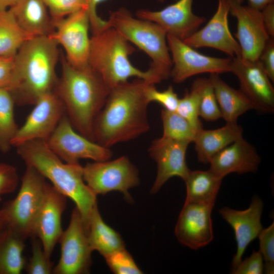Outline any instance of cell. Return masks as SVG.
I'll return each mask as SVG.
<instances>
[{"label": "cell", "instance_id": "obj_1", "mask_svg": "<svg viewBox=\"0 0 274 274\" xmlns=\"http://www.w3.org/2000/svg\"><path fill=\"white\" fill-rule=\"evenodd\" d=\"M149 83H151L136 78L111 89L94 122L95 142L110 148L134 139L149 130L147 117L149 102L146 95Z\"/></svg>", "mask_w": 274, "mask_h": 274}, {"label": "cell", "instance_id": "obj_2", "mask_svg": "<svg viewBox=\"0 0 274 274\" xmlns=\"http://www.w3.org/2000/svg\"><path fill=\"white\" fill-rule=\"evenodd\" d=\"M61 74L54 89L74 129L95 142V120L103 108L111 89L88 64L77 67L61 55Z\"/></svg>", "mask_w": 274, "mask_h": 274}, {"label": "cell", "instance_id": "obj_3", "mask_svg": "<svg viewBox=\"0 0 274 274\" xmlns=\"http://www.w3.org/2000/svg\"><path fill=\"white\" fill-rule=\"evenodd\" d=\"M58 46L49 36H44L29 39L20 48L14 56V84L9 90L15 105H34L54 90L58 79Z\"/></svg>", "mask_w": 274, "mask_h": 274}, {"label": "cell", "instance_id": "obj_4", "mask_svg": "<svg viewBox=\"0 0 274 274\" xmlns=\"http://www.w3.org/2000/svg\"><path fill=\"white\" fill-rule=\"evenodd\" d=\"M16 148L26 165L35 168L58 191L73 200L86 228L97 201L96 195L84 181L83 166L79 163L63 162L43 140L28 141Z\"/></svg>", "mask_w": 274, "mask_h": 274}, {"label": "cell", "instance_id": "obj_5", "mask_svg": "<svg viewBox=\"0 0 274 274\" xmlns=\"http://www.w3.org/2000/svg\"><path fill=\"white\" fill-rule=\"evenodd\" d=\"M135 48L118 31L107 26L90 38L89 65L111 89L131 77L153 84L164 80L154 70L143 71L134 66L129 56Z\"/></svg>", "mask_w": 274, "mask_h": 274}, {"label": "cell", "instance_id": "obj_6", "mask_svg": "<svg viewBox=\"0 0 274 274\" xmlns=\"http://www.w3.org/2000/svg\"><path fill=\"white\" fill-rule=\"evenodd\" d=\"M107 26L145 52L152 60L150 68L164 80L170 77L173 63L167 33L162 27L153 22L133 17L124 8L111 13Z\"/></svg>", "mask_w": 274, "mask_h": 274}, {"label": "cell", "instance_id": "obj_7", "mask_svg": "<svg viewBox=\"0 0 274 274\" xmlns=\"http://www.w3.org/2000/svg\"><path fill=\"white\" fill-rule=\"evenodd\" d=\"M26 166L18 194L1 209L7 226L25 240L33 236L35 221L47 184L38 171L30 166Z\"/></svg>", "mask_w": 274, "mask_h": 274}, {"label": "cell", "instance_id": "obj_8", "mask_svg": "<svg viewBox=\"0 0 274 274\" xmlns=\"http://www.w3.org/2000/svg\"><path fill=\"white\" fill-rule=\"evenodd\" d=\"M83 177L95 195L119 191L129 202L132 199L128 190L140 182L138 169L125 155L113 160L87 163L83 167Z\"/></svg>", "mask_w": 274, "mask_h": 274}, {"label": "cell", "instance_id": "obj_9", "mask_svg": "<svg viewBox=\"0 0 274 274\" xmlns=\"http://www.w3.org/2000/svg\"><path fill=\"white\" fill-rule=\"evenodd\" d=\"M60 256L54 266V274L88 273L92 264L91 250L86 227L76 207L72 213L67 228L59 238Z\"/></svg>", "mask_w": 274, "mask_h": 274}, {"label": "cell", "instance_id": "obj_10", "mask_svg": "<svg viewBox=\"0 0 274 274\" xmlns=\"http://www.w3.org/2000/svg\"><path fill=\"white\" fill-rule=\"evenodd\" d=\"M49 148L67 163H79L80 159L94 161L110 159L112 152L77 132L65 114L54 131L45 141Z\"/></svg>", "mask_w": 274, "mask_h": 274}, {"label": "cell", "instance_id": "obj_11", "mask_svg": "<svg viewBox=\"0 0 274 274\" xmlns=\"http://www.w3.org/2000/svg\"><path fill=\"white\" fill-rule=\"evenodd\" d=\"M167 44L173 66L170 77L180 83L194 75L230 72L231 57L220 58L201 54L174 36L167 34Z\"/></svg>", "mask_w": 274, "mask_h": 274}, {"label": "cell", "instance_id": "obj_12", "mask_svg": "<svg viewBox=\"0 0 274 274\" xmlns=\"http://www.w3.org/2000/svg\"><path fill=\"white\" fill-rule=\"evenodd\" d=\"M54 31L49 35L65 51L66 60L72 65H88L90 38L88 9H83L53 21Z\"/></svg>", "mask_w": 274, "mask_h": 274}, {"label": "cell", "instance_id": "obj_13", "mask_svg": "<svg viewBox=\"0 0 274 274\" xmlns=\"http://www.w3.org/2000/svg\"><path fill=\"white\" fill-rule=\"evenodd\" d=\"M12 141V147H17L33 140L46 141L65 114L64 105L54 91L43 95L34 105Z\"/></svg>", "mask_w": 274, "mask_h": 274}, {"label": "cell", "instance_id": "obj_14", "mask_svg": "<svg viewBox=\"0 0 274 274\" xmlns=\"http://www.w3.org/2000/svg\"><path fill=\"white\" fill-rule=\"evenodd\" d=\"M229 2V14L237 21L234 37L240 46L241 57L250 61L258 60L271 38L264 26L261 10L249 5Z\"/></svg>", "mask_w": 274, "mask_h": 274}, {"label": "cell", "instance_id": "obj_15", "mask_svg": "<svg viewBox=\"0 0 274 274\" xmlns=\"http://www.w3.org/2000/svg\"><path fill=\"white\" fill-rule=\"evenodd\" d=\"M230 72L236 77L239 89L251 100L256 110L273 112L274 89L258 60L250 61L241 56L232 58Z\"/></svg>", "mask_w": 274, "mask_h": 274}, {"label": "cell", "instance_id": "obj_16", "mask_svg": "<svg viewBox=\"0 0 274 274\" xmlns=\"http://www.w3.org/2000/svg\"><path fill=\"white\" fill-rule=\"evenodd\" d=\"M229 8L228 0H218L216 11L206 25L183 41L194 49L211 48L231 58L241 56L240 46L229 27Z\"/></svg>", "mask_w": 274, "mask_h": 274}, {"label": "cell", "instance_id": "obj_17", "mask_svg": "<svg viewBox=\"0 0 274 274\" xmlns=\"http://www.w3.org/2000/svg\"><path fill=\"white\" fill-rule=\"evenodd\" d=\"M66 198L47 183L35 221L32 237L41 241L45 253L50 258L63 232L61 218L66 206Z\"/></svg>", "mask_w": 274, "mask_h": 274}, {"label": "cell", "instance_id": "obj_18", "mask_svg": "<svg viewBox=\"0 0 274 274\" xmlns=\"http://www.w3.org/2000/svg\"><path fill=\"white\" fill-rule=\"evenodd\" d=\"M193 0H178L159 11L139 10L136 16L156 23L167 34L184 41L197 31L206 21V18L195 14Z\"/></svg>", "mask_w": 274, "mask_h": 274}, {"label": "cell", "instance_id": "obj_19", "mask_svg": "<svg viewBox=\"0 0 274 274\" xmlns=\"http://www.w3.org/2000/svg\"><path fill=\"white\" fill-rule=\"evenodd\" d=\"M214 205L185 203L176 225L175 233L182 245L197 250L213 239L212 212Z\"/></svg>", "mask_w": 274, "mask_h": 274}, {"label": "cell", "instance_id": "obj_20", "mask_svg": "<svg viewBox=\"0 0 274 274\" xmlns=\"http://www.w3.org/2000/svg\"><path fill=\"white\" fill-rule=\"evenodd\" d=\"M189 144L162 136L152 141L149 152L157 164V172L151 193L157 192L173 177H179L183 180L186 179L190 171L186 161Z\"/></svg>", "mask_w": 274, "mask_h": 274}, {"label": "cell", "instance_id": "obj_21", "mask_svg": "<svg viewBox=\"0 0 274 274\" xmlns=\"http://www.w3.org/2000/svg\"><path fill=\"white\" fill-rule=\"evenodd\" d=\"M263 208L262 200L255 196L246 210L224 207L219 211L220 215L231 225L234 232L237 250L232 259V268L242 260L247 247L258 236L263 229L261 223Z\"/></svg>", "mask_w": 274, "mask_h": 274}, {"label": "cell", "instance_id": "obj_22", "mask_svg": "<svg viewBox=\"0 0 274 274\" xmlns=\"http://www.w3.org/2000/svg\"><path fill=\"white\" fill-rule=\"evenodd\" d=\"M260 161L256 149L242 137L215 155L209 162V169L223 179L233 173H255Z\"/></svg>", "mask_w": 274, "mask_h": 274}, {"label": "cell", "instance_id": "obj_23", "mask_svg": "<svg viewBox=\"0 0 274 274\" xmlns=\"http://www.w3.org/2000/svg\"><path fill=\"white\" fill-rule=\"evenodd\" d=\"M9 10L21 28L30 36H49L54 23L42 0H17Z\"/></svg>", "mask_w": 274, "mask_h": 274}, {"label": "cell", "instance_id": "obj_24", "mask_svg": "<svg viewBox=\"0 0 274 274\" xmlns=\"http://www.w3.org/2000/svg\"><path fill=\"white\" fill-rule=\"evenodd\" d=\"M243 129L236 123H226L214 129L197 130L193 142L198 160L209 163L212 157L223 149L243 136Z\"/></svg>", "mask_w": 274, "mask_h": 274}, {"label": "cell", "instance_id": "obj_25", "mask_svg": "<svg viewBox=\"0 0 274 274\" xmlns=\"http://www.w3.org/2000/svg\"><path fill=\"white\" fill-rule=\"evenodd\" d=\"M211 74L216 99L223 118L226 123H236L238 118L247 111L255 109L251 100L239 89H235L220 77Z\"/></svg>", "mask_w": 274, "mask_h": 274}, {"label": "cell", "instance_id": "obj_26", "mask_svg": "<svg viewBox=\"0 0 274 274\" xmlns=\"http://www.w3.org/2000/svg\"><path fill=\"white\" fill-rule=\"evenodd\" d=\"M86 231L91 250L97 251L104 258L125 248L124 242L120 234L104 221L97 203L90 215Z\"/></svg>", "mask_w": 274, "mask_h": 274}, {"label": "cell", "instance_id": "obj_27", "mask_svg": "<svg viewBox=\"0 0 274 274\" xmlns=\"http://www.w3.org/2000/svg\"><path fill=\"white\" fill-rule=\"evenodd\" d=\"M222 179L210 169L190 170L184 180L186 187L185 203L215 205Z\"/></svg>", "mask_w": 274, "mask_h": 274}, {"label": "cell", "instance_id": "obj_28", "mask_svg": "<svg viewBox=\"0 0 274 274\" xmlns=\"http://www.w3.org/2000/svg\"><path fill=\"white\" fill-rule=\"evenodd\" d=\"M25 241L8 226L0 231V274H20L24 269Z\"/></svg>", "mask_w": 274, "mask_h": 274}, {"label": "cell", "instance_id": "obj_29", "mask_svg": "<svg viewBox=\"0 0 274 274\" xmlns=\"http://www.w3.org/2000/svg\"><path fill=\"white\" fill-rule=\"evenodd\" d=\"M9 9L0 11V57H14L29 39Z\"/></svg>", "mask_w": 274, "mask_h": 274}, {"label": "cell", "instance_id": "obj_30", "mask_svg": "<svg viewBox=\"0 0 274 274\" xmlns=\"http://www.w3.org/2000/svg\"><path fill=\"white\" fill-rule=\"evenodd\" d=\"M15 105L10 91L0 88V151L4 153L12 147V141L19 129L15 119Z\"/></svg>", "mask_w": 274, "mask_h": 274}, {"label": "cell", "instance_id": "obj_31", "mask_svg": "<svg viewBox=\"0 0 274 274\" xmlns=\"http://www.w3.org/2000/svg\"><path fill=\"white\" fill-rule=\"evenodd\" d=\"M198 95V114L207 121H214L222 118L212 83L210 78L195 80L192 86Z\"/></svg>", "mask_w": 274, "mask_h": 274}, {"label": "cell", "instance_id": "obj_32", "mask_svg": "<svg viewBox=\"0 0 274 274\" xmlns=\"http://www.w3.org/2000/svg\"><path fill=\"white\" fill-rule=\"evenodd\" d=\"M161 118L163 125L162 137L189 144L193 142L197 130L176 112L163 109Z\"/></svg>", "mask_w": 274, "mask_h": 274}, {"label": "cell", "instance_id": "obj_33", "mask_svg": "<svg viewBox=\"0 0 274 274\" xmlns=\"http://www.w3.org/2000/svg\"><path fill=\"white\" fill-rule=\"evenodd\" d=\"M31 255L26 261L24 269L28 274L53 273L54 263L45 253L41 241L32 237Z\"/></svg>", "mask_w": 274, "mask_h": 274}, {"label": "cell", "instance_id": "obj_34", "mask_svg": "<svg viewBox=\"0 0 274 274\" xmlns=\"http://www.w3.org/2000/svg\"><path fill=\"white\" fill-rule=\"evenodd\" d=\"M176 112L196 130L202 128L198 114V95L192 87L190 91L186 90L183 97L179 99Z\"/></svg>", "mask_w": 274, "mask_h": 274}, {"label": "cell", "instance_id": "obj_35", "mask_svg": "<svg viewBox=\"0 0 274 274\" xmlns=\"http://www.w3.org/2000/svg\"><path fill=\"white\" fill-rule=\"evenodd\" d=\"M104 258L110 269L114 273H143L131 255L125 248L117 250Z\"/></svg>", "mask_w": 274, "mask_h": 274}, {"label": "cell", "instance_id": "obj_36", "mask_svg": "<svg viewBox=\"0 0 274 274\" xmlns=\"http://www.w3.org/2000/svg\"><path fill=\"white\" fill-rule=\"evenodd\" d=\"M53 21L83 9H88L87 0H42Z\"/></svg>", "mask_w": 274, "mask_h": 274}, {"label": "cell", "instance_id": "obj_37", "mask_svg": "<svg viewBox=\"0 0 274 274\" xmlns=\"http://www.w3.org/2000/svg\"><path fill=\"white\" fill-rule=\"evenodd\" d=\"M155 84L149 83L146 88V95L148 102H157L162 105L164 109L176 112L179 101L177 94L172 86L163 91L158 90Z\"/></svg>", "mask_w": 274, "mask_h": 274}, {"label": "cell", "instance_id": "obj_38", "mask_svg": "<svg viewBox=\"0 0 274 274\" xmlns=\"http://www.w3.org/2000/svg\"><path fill=\"white\" fill-rule=\"evenodd\" d=\"M259 251L264 260V269L266 273L274 272V224L262 229L259 233Z\"/></svg>", "mask_w": 274, "mask_h": 274}, {"label": "cell", "instance_id": "obj_39", "mask_svg": "<svg viewBox=\"0 0 274 274\" xmlns=\"http://www.w3.org/2000/svg\"><path fill=\"white\" fill-rule=\"evenodd\" d=\"M264 264L260 251H253L252 254L244 260H241L232 268L233 274H261L263 273Z\"/></svg>", "mask_w": 274, "mask_h": 274}, {"label": "cell", "instance_id": "obj_40", "mask_svg": "<svg viewBox=\"0 0 274 274\" xmlns=\"http://www.w3.org/2000/svg\"><path fill=\"white\" fill-rule=\"evenodd\" d=\"M19 177L14 166L0 163V195L13 192L18 186Z\"/></svg>", "mask_w": 274, "mask_h": 274}, {"label": "cell", "instance_id": "obj_41", "mask_svg": "<svg viewBox=\"0 0 274 274\" xmlns=\"http://www.w3.org/2000/svg\"><path fill=\"white\" fill-rule=\"evenodd\" d=\"M15 79L14 57H0V88L10 90Z\"/></svg>", "mask_w": 274, "mask_h": 274}, {"label": "cell", "instance_id": "obj_42", "mask_svg": "<svg viewBox=\"0 0 274 274\" xmlns=\"http://www.w3.org/2000/svg\"><path fill=\"white\" fill-rule=\"evenodd\" d=\"M258 60L271 81H274V40L271 38L262 51Z\"/></svg>", "mask_w": 274, "mask_h": 274}, {"label": "cell", "instance_id": "obj_43", "mask_svg": "<svg viewBox=\"0 0 274 274\" xmlns=\"http://www.w3.org/2000/svg\"><path fill=\"white\" fill-rule=\"evenodd\" d=\"M262 20L270 38L274 37V2L265 6L261 10Z\"/></svg>", "mask_w": 274, "mask_h": 274}, {"label": "cell", "instance_id": "obj_44", "mask_svg": "<svg viewBox=\"0 0 274 274\" xmlns=\"http://www.w3.org/2000/svg\"><path fill=\"white\" fill-rule=\"evenodd\" d=\"M105 0H87L89 20L91 23H95L100 19V17L96 12V7L98 4ZM163 2L164 0H158Z\"/></svg>", "mask_w": 274, "mask_h": 274}, {"label": "cell", "instance_id": "obj_45", "mask_svg": "<svg viewBox=\"0 0 274 274\" xmlns=\"http://www.w3.org/2000/svg\"><path fill=\"white\" fill-rule=\"evenodd\" d=\"M230 2H233L242 4L244 0H229ZM248 5L254 8L262 10L265 6L273 3L274 0H248Z\"/></svg>", "mask_w": 274, "mask_h": 274}, {"label": "cell", "instance_id": "obj_46", "mask_svg": "<svg viewBox=\"0 0 274 274\" xmlns=\"http://www.w3.org/2000/svg\"><path fill=\"white\" fill-rule=\"evenodd\" d=\"M17 0H0V11L9 9Z\"/></svg>", "mask_w": 274, "mask_h": 274}, {"label": "cell", "instance_id": "obj_47", "mask_svg": "<svg viewBox=\"0 0 274 274\" xmlns=\"http://www.w3.org/2000/svg\"><path fill=\"white\" fill-rule=\"evenodd\" d=\"M7 226V223L4 215L0 209V231Z\"/></svg>", "mask_w": 274, "mask_h": 274}, {"label": "cell", "instance_id": "obj_48", "mask_svg": "<svg viewBox=\"0 0 274 274\" xmlns=\"http://www.w3.org/2000/svg\"><path fill=\"white\" fill-rule=\"evenodd\" d=\"M1 200H2V195H0V202H1Z\"/></svg>", "mask_w": 274, "mask_h": 274}]
</instances>
